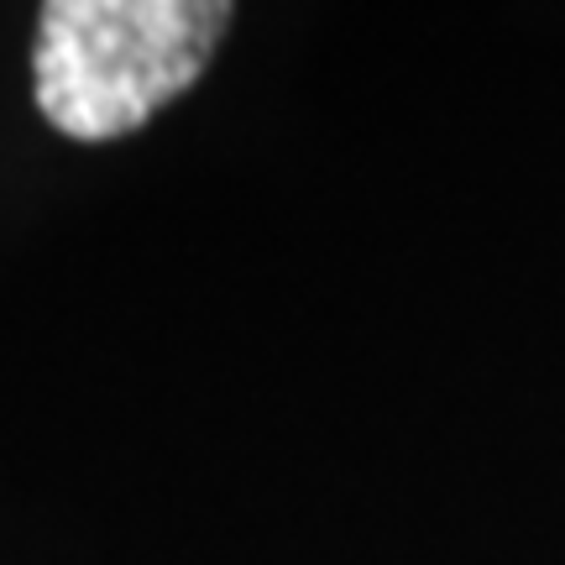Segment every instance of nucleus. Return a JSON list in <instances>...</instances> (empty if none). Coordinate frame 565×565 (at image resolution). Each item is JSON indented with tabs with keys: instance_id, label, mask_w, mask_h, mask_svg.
I'll return each mask as SVG.
<instances>
[{
	"instance_id": "nucleus-1",
	"label": "nucleus",
	"mask_w": 565,
	"mask_h": 565,
	"mask_svg": "<svg viewBox=\"0 0 565 565\" xmlns=\"http://www.w3.org/2000/svg\"><path fill=\"white\" fill-rule=\"evenodd\" d=\"M225 0H53L38 26V110L68 141H116L200 79Z\"/></svg>"
}]
</instances>
